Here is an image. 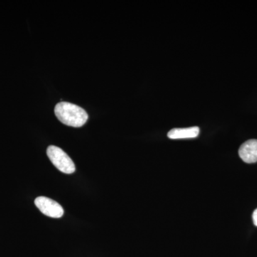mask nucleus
<instances>
[{
    "label": "nucleus",
    "instance_id": "nucleus-1",
    "mask_svg": "<svg viewBox=\"0 0 257 257\" xmlns=\"http://www.w3.org/2000/svg\"><path fill=\"white\" fill-rule=\"evenodd\" d=\"M55 113L61 122L73 127H81L88 119L87 113L82 108L64 101L56 105Z\"/></svg>",
    "mask_w": 257,
    "mask_h": 257
},
{
    "label": "nucleus",
    "instance_id": "nucleus-2",
    "mask_svg": "<svg viewBox=\"0 0 257 257\" xmlns=\"http://www.w3.org/2000/svg\"><path fill=\"white\" fill-rule=\"evenodd\" d=\"M47 156L57 170L70 175L75 172L73 161L60 147L50 146L47 150Z\"/></svg>",
    "mask_w": 257,
    "mask_h": 257
},
{
    "label": "nucleus",
    "instance_id": "nucleus-3",
    "mask_svg": "<svg viewBox=\"0 0 257 257\" xmlns=\"http://www.w3.org/2000/svg\"><path fill=\"white\" fill-rule=\"evenodd\" d=\"M35 205L42 214L52 218L63 216L64 209L59 203L46 197H39L35 201Z\"/></svg>",
    "mask_w": 257,
    "mask_h": 257
},
{
    "label": "nucleus",
    "instance_id": "nucleus-4",
    "mask_svg": "<svg viewBox=\"0 0 257 257\" xmlns=\"http://www.w3.org/2000/svg\"><path fill=\"white\" fill-rule=\"evenodd\" d=\"M240 158L248 164L257 162V140H249L245 142L239 150Z\"/></svg>",
    "mask_w": 257,
    "mask_h": 257
},
{
    "label": "nucleus",
    "instance_id": "nucleus-5",
    "mask_svg": "<svg viewBox=\"0 0 257 257\" xmlns=\"http://www.w3.org/2000/svg\"><path fill=\"white\" fill-rule=\"evenodd\" d=\"M199 134V128L198 126L184 128H175L169 132L168 138L172 140L195 138Z\"/></svg>",
    "mask_w": 257,
    "mask_h": 257
},
{
    "label": "nucleus",
    "instance_id": "nucleus-6",
    "mask_svg": "<svg viewBox=\"0 0 257 257\" xmlns=\"http://www.w3.org/2000/svg\"><path fill=\"white\" fill-rule=\"evenodd\" d=\"M252 219L253 221V224H254L255 226H257V209H255V211H253Z\"/></svg>",
    "mask_w": 257,
    "mask_h": 257
}]
</instances>
